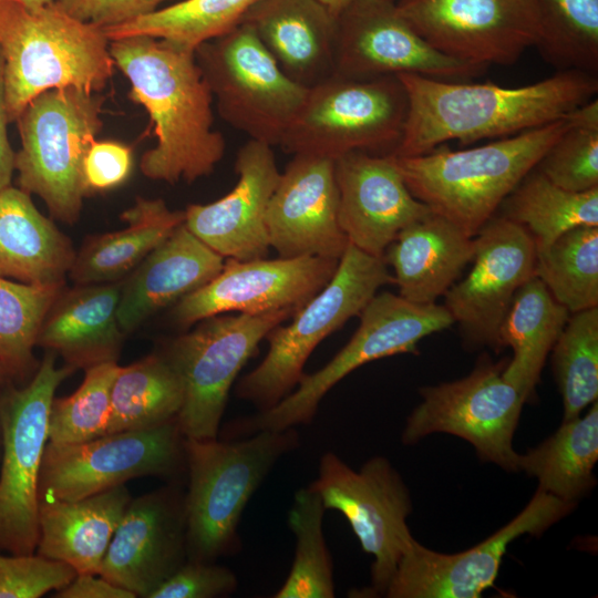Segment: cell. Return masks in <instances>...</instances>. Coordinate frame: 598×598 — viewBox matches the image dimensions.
Segmentation results:
<instances>
[{"label": "cell", "instance_id": "e575fe53", "mask_svg": "<svg viewBox=\"0 0 598 598\" xmlns=\"http://www.w3.org/2000/svg\"><path fill=\"white\" fill-rule=\"evenodd\" d=\"M499 208L502 216L529 231L539 254L573 228L598 226V187L566 190L534 167Z\"/></svg>", "mask_w": 598, "mask_h": 598}, {"label": "cell", "instance_id": "11a10c76", "mask_svg": "<svg viewBox=\"0 0 598 598\" xmlns=\"http://www.w3.org/2000/svg\"><path fill=\"white\" fill-rule=\"evenodd\" d=\"M0 458H1V441H0Z\"/></svg>", "mask_w": 598, "mask_h": 598}, {"label": "cell", "instance_id": "f35d334b", "mask_svg": "<svg viewBox=\"0 0 598 598\" xmlns=\"http://www.w3.org/2000/svg\"><path fill=\"white\" fill-rule=\"evenodd\" d=\"M536 48L559 70L598 73V0H538Z\"/></svg>", "mask_w": 598, "mask_h": 598}, {"label": "cell", "instance_id": "8992f818", "mask_svg": "<svg viewBox=\"0 0 598 598\" xmlns=\"http://www.w3.org/2000/svg\"><path fill=\"white\" fill-rule=\"evenodd\" d=\"M102 100L68 86L34 97L18 117L21 147L14 168L20 188L39 196L66 224L80 216L87 189L84 158L102 127Z\"/></svg>", "mask_w": 598, "mask_h": 598}, {"label": "cell", "instance_id": "8fae6325", "mask_svg": "<svg viewBox=\"0 0 598 598\" xmlns=\"http://www.w3.org/2000/svg\"><path fill=\"white\" fill-rule=\"evenodd\" d=\"M293 315L287 310L259 315L220 313L197 322L173 339L164 357L183 386L177 423L185 437L217 439L229 391L262 339Z\"/></svg>", "mask_w": 598, "mask_h": 598}, {"label": "cell", "instance_id": "7a4b0ae2", "mask_svg": "<svg viewBox=\"0 0 598 598\" xmlns=\"http://www.w3.org/2000/svg\"><path fill=\"white\" fill-rule=\"evenodd\" d=\"M110 53L154 123L157 141L141 158L143 175L172 185L210 175L226 144L214 130L213 95L195 51L135 35L110 41Z\"/></svg>", "mask_w": 598, "mask_h": 598}, {"label": "cell", "instance_id": "9a60e30c", "mask_svg": "<svg viewBox=\"0 0 598 598\" xmlns=\"http://www.w3.org/2000/svg\"><path fill=\"white\" fill-rule=\"evenodd\" d=\"M177 420L114 432L75 444L45 445L39 499L76 501L142 476H171L186 466Z\"/></svg>", "mask_w": 598, "mask_h": 598}, {"label": "cell", "instance_id": "ba28073f", "mask_svg": "<svg viewBox=\"0 0 598 598\" xmlns=\"http://www.w3.org/2000/svg\"><path fill=\"white\" fill-rule=\"evenodd\" d=\"M396 75L351 79L332 74L310 86L279 146L292 155L337 159L351 152L392 154L408 114Z\"/></svg>", "mask_w": 598, "mask_h": 598}, {"label": "cell", "instance_id": "ffe728a7", "mask_svg": "<svg viewBox=\"0 0 598 598\" xmlns=\"http://www.w3.org/2000/svg\"><path fill=\"white\" fill-rule=\"evenodd\" d=\"M339 260L322 257L227 259L208 283L177 301L173 320L187 328L210 316L297 313L331 280Z\"/></svg>", "mask_w": 598, "mask_h": 598}, {"label": "cell", "instance_id": "83f0119b", "mask_svg": "<svg viewBox=\"0 0 598 598\" xmlns=\"http://www.w3.org/2000/svg\"><path fill=\"white\" fill-rule=\"evenodd\" d=\"M474 254V238L432 212L400 230L382 258L393 268L399 296L433 303L456 282Z\"/></svg>", "mask_w": 598, "mask_h": 598}, {"label": "cell", "instance_id": "f1b7e54d", "mask_svg": "<svg viewBox=\"0 0 598 598\" xmlns=\"http://www.w3.org/2000/svg\"><path fill=\"white\" fill-rule=\"evenodd\" d=\"M125 484L76 501L39 499L38 554L100 575L114 532L131 502Z\"/></svg>", "mask_w": 598, "mask_h": 598}, {"label": "cell", "instance_id": "9c48e42d", "mask_svg": "<svg viewBox=\"0 0 598 598\" xmlns=\"http://www.w3.org/2000/svg\"><path fill=\"white\" fill-rule=\"evenodd\" d=\"M348 343L320 370L305 373L296 389L275 406L231 425L233 437L310 424L323 396L359 367L395 354H417L419 342L454 320L444 306L411 302L388 291L377 293L360 312Z\"/></svg>", "mask_w": 598, "mask_h": 598}, {"label": "cell", "instance_id": "603a6c76", "mask_svg": "<svg viewBox=\"0 0 598 598\" xmlns=\"http://www.w3.org/2000/svg\"><path fill=\"white\" fill-rule=\"evenodd\" d=\"M339 224L350 244L382 258L400 230L432 213L409 190L392 154L351 152L334 159Z\"/></svg>", "mask_w": 598, "mask_h": 598}, {"label": "cell", "instance_id": "bcb514c9", "mask_svg": "<svg viewBox=\"0 0 598 598\" xmlns=\"http://www.w3.org/2000/svg\"><path fill=\"white\" fill-rule=\"evenodd\" d=\"M169 1L179 0H54L53 3L84 23L105 29L148 14Z\"/></svg>", "mask_w": 598, "mask_h": 598}, {"label": "cell", "instance_id": "4dcf8cb0", "mask_svg": "<svg viewBox=\"0 0 598 598\" xmlns=\"http://www.w3.org/2000/svg\"><path fill=\"white\" fill-rule=\"evenodd\" d=\"M121 218L125 228L87 238L75 254L69 271L75 285L118 281L184 223L185 213L159 198L137 197Z\"/></svg>", "mask_w": 598, "mask_h": 598}, {"label": "cell", "instance_id": "f907efd6", "mask_svg": "<svg viewBox=\"0 0 598 598\" xmlns=\"http://www.w3.org/2000/svg\"><path fill=\"white\" fill-rule=\"evenodd\" d=\"M331 13L336 17L352 1V0H320Z\"/></svg>", "mask_w": 598, "mask_h": 598}, {"label": "cell", "instance_id": "e0dca14e", "mask_svg": "<svg viewBox=\"0 0 598 598\" xmlns=\"http://www.w3.org/2000/svg\"><path fill=\"white\" fill-rule=\"evenodd\" d=\"M576 504L539 488L524 509L480 544L442 554L413 539L402 555L384 596L388 598H477L492 587L511 543L540 535L567 516Z\"/></svg>", "mask_w": 598, "mask_h": 598}, {"label": "cell", "instance_id": "d6a6232c", "mask_svg": "<svg viewBox=\"0 0 598 598\" xmlns=\"http://www.w3.org/2000/svg\"><path fill=\"white\" fill-rule=\"evenodd\" d=\"M598 461V403L584 416L563 421L559 429L525 454H518V471L538 481V488L575 503L596 485Z\"/></svg>", "mask_w": 598, "mask_h": 598}, {"label": "cell", "instance_id": "b9f144b4", "mask_svg": "<svg viewBox=\"0 0 598 598\" xmlns=\"http://www.w3.org/2000/svg\"><path fill=\"white\" fill-rule=\"evenodd\" d=\"M117 362H105L85 370L75 392L53 398L49 414V442L75 444L107 434L111 391L120 370Z\"/></svg>", "mask_w": 598, "mask_h": 598}, {"label": "cell", "instance_id": "52a82bcc", "mask_svg": "<svg viewBox=\"0 0 598 598\" xmlns=\"http://www.w3.org/2000/svg\"><path fill=\"white\" fill-rule=\"evenodd\" d=\"M390 283L394 277L383 258L349 243L328 285L291 317L288 326L280 323L267 334L266 357L241 378L236 395L258 411L275 406L298 385L315 348L359 316L378 290Z\"/></svg>", "mask_w": 598, "mask_h": 598}, {"label": "cell", "instance_id": "44dd1931", "mask_svg": "<svg viewBox=\"0 0 598 598\" xmlns=\"http://www.w3.org/2000/svg\"><path fill=\"white\" fill-rule=\"evenodd\" d=\"M186 560L184 496L167 487L131 499L100 576L136 597L148 598Z\"/></svg>", "mask_w": 598, "mask_h": 598}, {"label": "cell", "instance_id": "816d5d0a", "mask_svg": "<svg viewBox=\"0 0 598 598\" xmlns=\"http://www.w3.org/2000/svg\"><path fill=\"white\" fill-rule=\"evenodd\" d=\"M3 1H12V2H17L25 7H29V8H38V7L53 3L54 0H3Z\"/></svg>", "mask_w": 598, "mask_h": 598}, {"label": "cell", "instance_id": "7dc6e473", "mask_svg": "<svg viewBox=\"0 0 598 598\" xmlns=\"http://www.w3.org/2000/svg\"><path fill=\"white\" fill-rule=\"evenodd\" d=\"M132 169L130 147L116 142L95 141L83 164L87 193L104 192L123 184Z\"/></svg>", "mask_w": 598, "mask_h": 598}, {"label": "cell", "instance_id": "7c38bea8", "mask_svg": "<svg viewBox=\"0 0 598 598\" xmlns=\"http://www.w3.org/2000/svg\"><path fill=\"white\" fill-rule=\"evenodd\" d=\"M74 368L55 365L48 351L31 382L0 396V551L16 555L37 549L39 478L49 441V414L60 383Z\"/></svg>", "mask_w": 598, "mask_h": 598}, {"label": "cell", "instance_id": "277c9868", "mask_svg": "<svg viewBox=\"0 0 598 598\" xmlns=\"http://www.w3.org/2000/svg\"><path fill=\"white\" fill-rule=\"evenodd\" d=\"M0 53L10 122L44 91L99 92L115 65L104 31L54 3L29 8L0 0Z\"/></svg>", "mask_w": 598, "mask_h": 598}, {"label": "cell", "instance_id": "d4e9b609", "mask_svg": "<svg viewBox=\"0 0 598 598\" xmlns=\"http://www.w3.org/2000/svg\"><path fill=\"white\" fill-rule=\"evenodd\" d=\"M224 259L181 224L122 282L117 305L122 331H134L152 315L212 281Z\"/></svg>", "mask_w": 598, "mask_h": 598}, {"label": "cell", "instance_id": "d6986e66", "mask_svg": "<svg viewBox=\"0 0 598 598\" xmlns=\"http://www.w3.org/2000/svg\"><path fill=\"white\" fill-rule=\"evenodd\" d=\"M470 274L444 295L454 323L473 348H501L499 328L517 290L535 276L537 249L529 231L494 215L474 236Z\"/></svg>", "mask_w": 598, "mask_h": 598}, {"label": "cell", "instance_id": "c3c4849f", "mask_svg": "<svg viewBox=\"0 0 598 598\" xmlns=\"http://www.w3.org/2000/svg\"><path fill=\"white\" fill-rule=\"evenodd\" d=\"M59 598H135L136 596L103 577L92 574H76L65 587L56 590Z\"/></svg>", "mask_w": 598, "mask_h": 598}, {"label": "cell", "instance_id": "ee69618b", "mask_svg": "<svg viewBox=\"0 0 598 598\" xmlns=\"http://www.w3.org/2000/svg\"><path fill=\"white\" fill-rule=\"evenodd\" d=\"M76 571L68 564L33 554L0 551V598H39L69 585Z\"/></svg>", "mask_w": 598, "mask_h": 598}, {"label": "cell", "instance_id": "484cf974", "mask_svg": "<svg viewBox=\"0 0 598 598\" xmlns=\"http://www.w3.org/2000/svg\"><path fill=\"white\" fill-rule=\"evenodd\" d=\"M241 22L301 85L313 86L333 74L338 22L320 0H260Z\"/></svg>", "mask_w": 598, "mask_h": 598}, {"label": "cell", "instance_id": "7402d4cb", "mask_svg": "<svg viewBox=\"0 0 598 598\" xmlns=\"http://www.w3.org/2000/svg\"><path fill=\"white\" fill-rule=\"evenodd\" d=\"M334 161L293 155L269 200L266 228L270 247L281 258L340 260L349 244L339 224Z\"/></svg>", "mask_w": 598, "mask_h": 598}, {"label": "cell", "instance_id": "f6af8a7d", "mask_svg": "<svg viewBox=\"0 0 598 598\" xmlns=\"http://www.w3.org/2000/svg\"><path fill=\"white\" fill-rule=\"evenodd\" d=\"M237 576L215 561L186 560L148 598H216L231 595Z\"/></svg>", "mask_w": 598, "mask_h": 598}, {"label": "cell", "instance_id": "7bdbcfd3", "mask_svg": "<svg viewBox=\"0 0 598 598\" xmlns=\"http://www.w3.org/2000/svg\"><path fill=\"white\" fill-rule=\"evenodd\" d=\"M569 116V126L546 151L536 168L557 186L580 193L598 187L597 97Z\"/></svg>", "mask_w": 598, "mask_h": 598}, {"label": "cell", "instance_id": "3957f363", "mask_svg": "<svg viewBox=\"0 0 598 598\" xmlns=\"http://www.w3.org/2000/svg\"><path fill=\"white\" fill-rule=\"evenodd\" d=\"M569 124L568 114L482 146L394 157L411 194L474 237Z\"/></svg>", "mask_w": 598, "mask_h": 598}, {"label": "cell", "instance_id": "ac0fdd59", "mask_svg": "<svg viewBox=\"0 0 598 598\" xmlns=\"http://www.w3.org/2000/svg\"><path fill=\"white\" fill-rule=\"evenodd\" d=\"M337 22L334 75L372 79L408 73L460 81L486 69L435 50L405 20L394 0H352Z\"/></svg>", "mask_w": 598, "mask_h": 598}, {"label": "cell", "instance_id": "f5cc1de1", "mask_svg": "<svg viewBox=\"0 0 598 598\" xmlns=\"http://www.w3.org/2000/svg\"><path fill=\"white\" fill-rule=\"evenodd\" d=\"M6 377H8V374H7V373L4 372V370L0 367V388H1V385L4 383Z\"/></svg>", "mask_w": 598, "mask_h": 598}, {"label": "cell", "instance_id": "cb8c5ba5", "mask_svg": "<svg viewBox=\"0 0 598 598\" xmlns=\"http://www.w3.org/2000/svg\"><path fill=\"white\" fill-rule=\"evenodd\" d=\"M235 172V187L213 203L188 205L184 224L224 258H266L270 248L266 213L281 174L272 146L248 140L236 155Z\"/></svg>", "mask_w": 598, "mask_h": 598}, {"label": "cell", "instance_id": "4fadbf2b", "mask_svg": "<svg viewBox=\"0 0 598 598\" xmlns=\"http://www.w3.org/2000/svg\"><path fill=\"white\" fill-rule=\"evenodd\" d=\"M505 365L485 357L462 379L422 388V401L406 419L403 444L447 433L471 443L481 461L518 472L513 439L526 401L504 380Z\"/></svg>", "mask_w": 598, "mask_h": 598}, {"label": "cell", "instance_id": "ab89813d", "mask_svg": "<svg viewBox=\"0 0 598 598\" xmlns=\"http://www.w3.org/2000/svg\"><path fill=\"white\" fill-rule=\"evenodd\" d=\"M63 285L13 281L0 275V367L21 375L35 367L33 348L47 312Z\"/></svg>", "mask_w": 598, "mask_h": 598}, {"label": "cell", "instance_id": "2e32d148", "mask_svg": "<svg viewBox=\"0 0 598 598\" xmlns=\"http://www.w3.org/2000/svg\"><path fill=\"white\" fill-rule=\"evenodd\" d=\"M396 6L435 50L484 68L514 63L542 33L538 0H400Z\"/></svg>", "mask_w": 598, "mask_h": 598}, {"label": "cell", "instance_id": "30bf717a", "mask_svg": "<svg viewBox=\"0 0 598 598\" xmlns=\"http://www.w3.org/2000/svg\"><path fill=\"white\" fill-rule=\"evenodd\" d=\"M218 113L249 140L279 146L309 87L289 78L241 22L195 50Z\"/></svg>", "mask_w": 598, "mask_h": 598}, {"label": "cell", "instance_id": "1f68e13d", "mask_svg": "<svg viewBox=\"0 0 598 598\" xmlns=\"http://www.w3.org/2000/svg\"><path fill=\"white\" fill-rule=\"evenodd\" d=\"M570 312L557 302L536 276L516 292L499 328L501 347H509L513 358L503 370L504 380L529 400Z\"/></svg>", "mask_w": 598, "mask_h": 598}, {"label": "cell", "instance_id": "836d02e7", "mask_svg": "<svg viewBox=\"0 0 598 598\" xmlns=\"http://www.w3.org/2000/svg\"><path fill=\"white\" fill-rule=\"evenodd\" d=\"M183 398L182 382L162 352L120 367L111 391L107 434L177 420Z\"/></svg>", "mask_w": 598, "mask_h": 598}, {"label": "cell", "instance_id": "d590c367", "mask_svg": "<svg viewBox=\"0 0 598 598\" xmlns=\"http://www.w3.org/2000/svg\"><path fill=\"white\" fill-rule=\"evenodd\" d=\"M260 0H179L128 22L102 29L109 41L147 35L196 50L238 24Z\"/></svg>", "mask_w": 598, "mask_h": 598}, {"label": "cell", "instance_id": "5b68a950", "mask_svg": "<svg viewBox=\"0 0 598 598\" xmlns=\"http://www.w3.org/2000/svg\"><path fill=\"white\" fill-rule=\"evenodd\" d=\"M299 441L295 427L262 430L236 441L184 436L188 560L216 561L238 550L244 509L278 461L297 448Z\"/></svg>", "mask_w": 598, "mask_h": 598}, {"label": "cell", "instance_id": "5bb4252c", "mask_svg": "<svg viewBox=\"0 0 598 598\" xmlns=\"http://www.w3.org/2000/svg\"><path fill=\"white\" fill-rule=\"evenodd\" d=\"M309 486L321 496L326 509L346 517L362 549L373 556L369 594L384 595L414 539L406 523L411 495L400 473L383 456L353 470L337 454L326 452Z\"/></svg>", "mask_w": 598, "mask_h": 598}, {"label": "cell", "instance_id": "74e56055", "mask_svg": "<svg viewBox=\"0 0 598 598\" xmlns=\"http://www.w3.org/2000/svg\"><path fill=\"white\" fill-rule=\"evenodd\" d=\"M535 276L570 313L598 307V226H579L537 254Z\"/></svg>", "mask_w": 598, "mask_h": 598}, {"label": "cell", "instance_id": "681fc988", "mask_svg": "<svg viewBox=\"0 0 598 598\" xmlns=\"http://www.w3.org/2000/svg\"><path fill=\"white\" fill-rule=\"evenodd\" d=\"M3 75V61L0 53V192L10 186L12 174L16 171V153L11 148L7 133V124L10 121L6 104Z\"/></svg>", "mask_w": 598, "mask_h": 598}, {"label": "cell", "instance_id": "60d3db41", "mask_svg": "<svg viewBox=\"0 0 598 598\" xmlns=\"http://www.w3.org/2000/svg\"><path fill=\"white\" fill-rule=\"evenodd\" d=\"M551 352L566 421L598 398V307L573 313Z\"/></svg>", "mask_w": 598, "mask_h": 598}, {"label": "cell", "instance_id": "8d00e7d4", "mask_svg": "<svg viewBox=\"0 0 598 598\" xmlns=\"http://www.w3.org/2000/svg\"><path fill=\"white\" fill-rule=\"evenodd\" d=\"M326 507L310 486L299 488L288 513L296 538L295 557L283 585L274 598H333V565L323 535Z\"/></svg>", "mask_w": 598, "mask_h": 598}, {"label": "cell", "instance_id": "f546056e", "mask_svg": "<svg viewBox=\"0 0 598 598\" xmlns=\"http://www.w3.org/2000/svg\"><path fill=\"white\" fill-rule=\"evenodd\" d=\"M71 240L11 185L0 192V275L34 285H63L75 258Z\"/></svg>", "mask_w": 598, "mask_h": 598}, {"label": "cell", "instance_id": "6da1fadb", "mask_svg": "<svg viewBox=\"0 0 598 598\" xmlns=\"http://www.w3.org/2000/svg\"><path fill=\"white\" fill-rule=\"evenodd\" d=\"M408 95V114L398 157L416 156L448 141L463 145L503 138L568 115L596 97L598 76L559 70L519 87L444 81L419 74L396 75Z\"/></svg>", "mask_w": 598, "mask_h": 598}, {"label": "cell", "instance_id": "db71d44e", "mask_svg": "<svg viewBox=\"0 0 598 598\" xmlns=\"http://www.w3.org/2000/svg\"><path fill=\"white\" fill-rule=\"evenodd\" d=\"M0 441H1V421H0Z\"/></svg>", "mask_w": 598, "mask_h": 598}, {"label": "cell", "instance_id": "4316f807", "mask_svg": "<svg viewBox=\"0 0 598 598\" xmlns=\"http://www.w3.org/2000/svg\"><path fill=\"white\" fill-rule=\"evenodd\" d=\"M121 285L64 287L44 317L37 346L75 370L117 362L124 333L117 321Z\"/></svg>", "mask_w": 598, "mask_h": 598}]
</instances>
